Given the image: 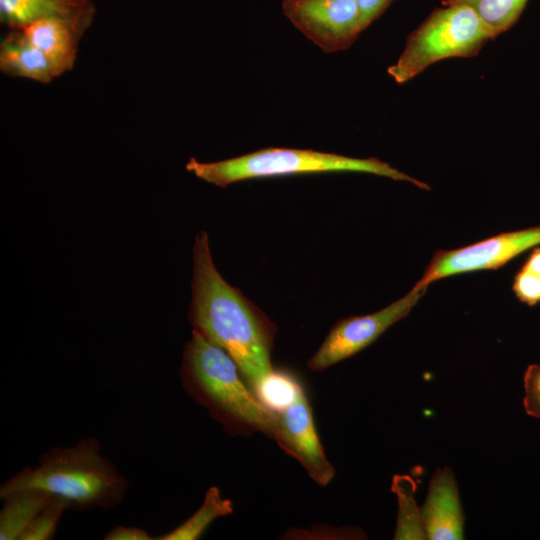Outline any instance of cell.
I'll return each instance as SVG.
<instances>
[{
  "label": "cell",
  "mask_w": 540,
  "mask_h": 540,
  "mask_svg": "<svg viewBox=\"0 0 540 540\" xmlns=\"http://www.w3.org/2000/svg\"><path fill=\"white\" fill-rule=\"evenodd\" d=\"M512 290L517 299L529 306L540 302V246L533 248L527 261L516 274Z\"/></svg>",
  "instance_id": "d6986e66"
},
{
  "label": "cell",
  "mask_w": 540,
  "mask_h": 540,
  "mask_svg": "<svg viewBox=\"0 0 540 540\" xmlns=\"http://www.w3.org/2000/svg\"><path fill=\"white\" fill-rule=\"evenodd\" d=\"M67 509L65 503L53 497L46 507L31 521L22 532L19 540H49L54 537L63 512Z\"/></svg>",
  "instance_id": "ffe728a7"
},
{
  "label": "cell",
  "mask_w": 540,
  "mask_h": 540,
  "mask_svg": "<svg viewBox=\"0 0 540 540\" xmlns=\"http://www.w3.org/2000/svg\"><path fill=\"white\" fill-rule=\"evenodd\" d=\"M523 405L529 416L540 419V364L527 367L524 377Z\"/></svg>",
  "instance_id": "44dd1931"
},
{
  "label": "cell",
  "mask_w": 540,
  "mask_h": 540,
  "mask_svg": "<svg viewBox=\"0 0 540 540\" xmlns=\"http://www.w3.org/2000/svg\"><path fill=\"white\" fill-rule=\"evenodd\" d=\"M95 14L90 0H0L1 23L22 29L46 18H61L92 23Z\"/></svg>",
  "instance_id": "7c38bea8"
},
{
  "label": "cell",
  "mask_w": 540,
  "mask_h": 540,
  "mask_svg": "<svg viewBox=\"0 0 540 540\" xmlns=\"http://www.w3.org/2000/svg\"><path fill=\"white\" fill-rule=\"evenodd\" d=\"M300 382L292 375L274 371L257 393L258 398L271 410L289 405L295 398Z\"/></svg>",
  "instance_id": "ac0fdd59"
},
{
  "label": "cell",
  "mask_w": 540,
  "mask_h": 540,
  "mask_svg": "<svg viewBox=\"0 0 540 540\" xmlns=\"http://www.w3.org/2000/svg\"><path fill=\"white\" fill-rule=\"evenodd\" d=\"M427 288L416 283L406 295L377 312L336 322L309 359L308 368L314 372L324 371L371 345L389 327L411 312Z\"/></svg>",
  "instance_id": "8992f818"
},
{
  "label": "cell",
  "mask_w": 540,
  "mask_h": 540,
  "mask_svg": "<svg viewBox=\"0 0 540 540\" xmlns=\"http://www.w3.org/2000/svg\"><path fill=\"white\" fill-rule=\"evenodd\" d=\"M274 412L272 439L304 467L312 480L321 487L327 486L335 476V469L325 455L303 386L299 385L289 405Z\"/></svg>",
  "instance_id": "9c48e42d"
},
{
  "label": "cell",
  "mask_w": 540,
  "mask_h": 540,
  "mask_svg": "<svg viewBox=\"0 0 540 540\" xmlns=\"http://www.w3.org/2000/svg\"><path fill=\"white\" fill-rule=\"evenodd\" d=\"M128 480L101 454L98 439L79 440L72 447H52L39 464L26 466L0 486V498L23 489H39L61 499L67 509H109L120 504Z\"/></svg>",
  "instance_id": "3957f363"
},
{
  "label": "cell",
  "mask_w": 540,
  "mask_h": 540,
  "mask_svg": "<svg viewBox=\"0 0 540 540\" xmlns=\"http://www.w3.org/2000/svg\"><path fill=\"white\" fill-rule=\"evenodd\" d=\"M233 513V503L223 498L216 486L210 487L201 507L181 525L157 537V540H195L215 519Z\"/></svg>",
  "instance_id": "2e32d148"
},
{
  "label": "cell",
  "mask_w": 540,
  "mask_h": 540,
  "mask_svg": "<svg viewBox=\"0 0 540 540\" xmlns=\"http://www.w3.org/2000/svg\"><path fill=\"white\" fill-rule=\"evenodd\" d=\"M391 2L392 0H358L362 30L376 20Z\"/></svg>",
  "instance_id": "7402d4cb"
},
{
  "label": "cell",
  "mask_w": 540,
  "mask_h": 540,
  "mask_svg": "<svg viewBox=\"0 0 540 540\" xmlns=\"http://www.w3.org/2000/svg\"><path fill=\"white\" fill-rule=\"evenodd\" d=\"M53 496L39 489H23L5 495L0 512V539L19 540L31 521Z\"/></svg>",
  "instance_id": "5bb4252c"
},
{
  "label": "cell",
  "mask_w": 540,
  "mask_h": 540,
  "mask_svg": "<svg viewBox=\"0 0 540 540\" xmlns=\"http://www.w3.org/2000/svg\"><path fill=\"white\" fill-rule=\"evenodd\" d=\"M426 539L464 538V513L452 469L438 468L432 475L425 503L420 508Z\"/></svg>",
  "instance_id": "30bf717a"
},
{
  "label": "cell",
  "mask_w": 540,
  "mask_h": 540,
  "mask_svg": "<svg viewBox=\"0 0 540 540\" xmlns=\"http://www.w3.org/2000/svg\"><path fill=\"white\" fill-rule=\"evenodd\" d=\"M282 9L326 53L349 48L363 31L358 0H283Z\"/></svg>",
  "instance_id": "ba28073f"
},
{
  "label": "cell",
  "mask_w": 540,
  "mask_h": 540,
  "mask_svg": "<svg viewBox=\"0 0 540 540\" xmlns=\"http://www.w3.org/2000/svg\"><path fill=\"white\" fill-rule=\"evenodd\" d=\"M106 540H151V537L144 529L138 527L116 526L112 528L104 537Z\"/></svg>",
  "instance_id": "603a6c76"
},
{
  "label": "cell",
  "mask_w": 540,
  "mask_h": 540,
  "mask_svg": "<svg viewBox=\"0 0 540 540\" xmlns=\"http://www.w3.org/2000/svg\"><path fill=\"white\" fill-rule=\"evenodd\" d=\"M179 375L186 393L227 433L272 438L275 412L253 392L232 357L196 330L185 345Z\"/></svg>",
  "instance_id": "7a4b0ae2"
},
{
  "label": "cell",
  "mask_w": 540,
  "mask_h": 540,
  "mask_svg": "<svg viewBox=\"0 0 540 540\" xmlns=\"http://www.w3.org/2000/svg\"><path fill=\"white\" fill-rule=\"evenodd\" d=\"M528 0H444L442 4H466L497 33L510 29L519 19Z\"/></svg>",
  "instance_id": "e0dca14e"
},
{
  "label": "cell",
  "mask_w": 540,
  "mask_h": 540,
  "mask_svg": "<svg viewBox=\"0 0 540 540\" xmlns=\"http://www.w3.org/2000/svg\"><path fill=\"white\" fill-rule=\"evenodd\" d=\"M391 489L398 500L394 539H426L421 519V509L417 506L414 498L417 489L415 480L409 475L396 474L393 476Z\"/></svg>",
  "instance_id": "9a60e30c"
},
{
  "label": "cell",
  "mask_w": 540,
  "mask_h": 540,
  "mask_svg": "<svg viewBox=\"0 0 540 540\" xmlns=\"http://www.w3.org/2000/svg\"><path fill=\"white\" fill-rule=\"evenodd\" d=\"M540 246V226L503 232L474 244L434 253L417 284L452 275L498 269L525 251Z\"/></svg>",
  "instance_id": "52a82bcc"
},
{
  "label": "cell",
  "mask_w": 540,
  "mask_h": 540,
  "mask_svg": "<svg viewBox=\"0 0 540 540\" xmlns=\"http://www.w3.org/2000/svg\"><path fill=\"white\" fill-rule=\"evenodd\" d=\"M186 169L198 178L226 187L252 178L314 174L326 172H360L414 184L423 190L430 187L378 158H354L311 149L265 148L246 155L216 162L191 158Z\"/></svg>",
  "instance_id": "277c9868"
},
{
  "label": "cell",
  "mask_w": 540,
  "mask_h": 540,
  "mask_svg": "<svg viewBox=\"0 0 540 540\" xmlns=\"http://www.w3.org/2000/svg\"><path fill=\"white\" fill-rule=\"evenodd\" d=\"M188 320L193 330L222 348L237 364L257 395L274 373L271 353L276 325L242 292L220 275L208 235L201 231L193 248L192 300Z\"/></svg>",
  "instance_id": "6da1fadb"
},
{
  "label": "cell",
  "mask_w": 540,
  "mask_h": 540,
  "mask_svg": "<svg viewBox=\"0 0 540 540\" xmlns=\"http://www.w3.org/2000/svg\"><path fill=\"white\" fill-rule=\"evenodd\" d=\"M0 70L11 77H23L43 84L55 78L45 56L21 29H11L2 38Z\"/></svg>",
  "instance_id": "4fadbf2b"
},
{
  "label": "cell",
  "mask_w": 540,
  "mask_h": 540,
  "mask_svg": "<svg viewBox=\"0 0 540 540\" xmlns=\"http://www.w3.org/2000/svg\"><path fill=\"white\" fill-rule=\"evenodd\" d=\"M91 24L61 18H46L21 30L45 56L54 77L70 71L77 58L78 42Z\"/></svg>",
  "instance_id": "8fae6325"
},
{
  "label": "cell",
  "mask_w": 540,
  "mask_h": 540,
  "mask_svg": "<svg viewBox=\"0 0 540 540\" xmlns=\"http://www.w3.org/2000/svg\"><path fill=\"white\" fill-rule=\"evenodd\" d=\"M408 36L388 74L403 84L432 64L454 57H472L497 33L466 4H443Z\"/></svg>",
  "instance_id": "5b68a950"
}]
</instances>
